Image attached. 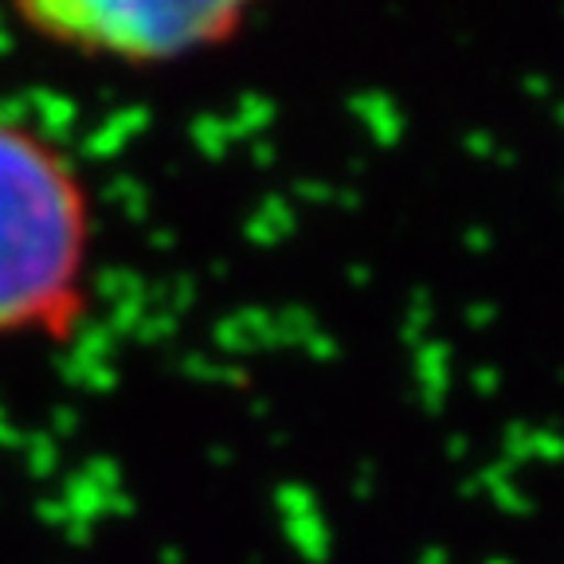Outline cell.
I'll return each instance as SVG.
<instances>
[{
    "mask_svg": "<svg viewBox=\"0 0 564 564\" xmlns=\"http://www.w3.org/2000/svg\"><path fill=\"white\" fill-rule=\"evenodd\" d=\"M90 196L44 133L0 118V337H67L87 306Z\"/></svg>",
    "mask_w": 564,
    "mask_h": 564,
    "instance_id": "1",
    "label": "cell"
},
{
    "mask_svg": "<svg viewBox=\"0 0 564 564\" xmlns=\"http://www.w3.org/2000/svg\"><path fill=\"white\" fill-rule=\"evenodd\" d=\"M17 17L35 40L122 67H161L228 44L243 28V4L181 0H32Z\"/></svg>",
    "mask_w": 564,
    "mask_h": 564,
    "instance_id": "2",
    "label": "cell"
},
{
    "mask_svg": "<svg viewBox=\"0 0 564 564\" xmlns=\"http://www.w3.org/2000/svg\"><path fill=\"white\" fill-rule=\"evenodd\" d=\"M561 118H564V106H561Z\"/></svg>",
    "mask_w": 564,
    "mask_h": 564,
    "instance_id": "3",
    "label": "cell"
}]
</instances>
